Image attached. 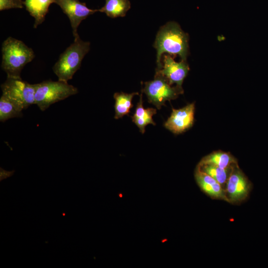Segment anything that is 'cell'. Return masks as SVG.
Returning a JSON list of instances; mask_svg holds the SVG:
<instances>
[{"mask_svg":"<svg viewBox=\"0 0 268 268\" xmlns=\"http://www.w3.org/2000/svg\"><path fill=\"white\" fill-rule=\"evenodd\" d=\"M162 66L160 69H156L169 82L170 85L176 84L182 86L184 79L190 70L189 65L186 61L180 62L175 61L170 55H164Z\"/></svg>","mask_w":268,"mask_h":268,"instance_id":"cell-10","label":"cell"},{"mask_svg":"<svg viewBox=\"0 0 268 268\" xmlns=\"http://www.w3.org/2000/svg\"><path fill=\"white\" fill-rule=\"evenodd\" d=\"M156 114V109L153 108L144 109L143 106L142 92L140 95L139 100L137 104L135 113L132 119L133 122L139 128L141 134L145 132V128L148 124L155 125L152 117Z\"/></svg>","mask_w":268,"mask_h":268,"instance_id":"cell-13","label":"cell"},{"mask_svg":"<svg viewBox=\"0 0 268 268\" xmlns=\"http://www.w3.org/2000/svg\"><path fill=\"white\" fill-rule=\"evenodd\" d=\"M138 94V92L128 94L123 92H116L114 94V98L115 100V119H118L125 115H128L130 113L131 109L133 107L132 102V99L134 95Z\"/></svg>","mask_w":268,"mask_h":268,"instance_id":"cell-16","label":"cell"},{"mask_svg":"<svg viewBox=\"0 0 268 268\" xmlns=\"http://www.w3.org/2000/svg\"><path fill=\"white\" fill-rule=\"evenodd\" d=\"M22 109L16 103L2 95L0 98V121L4 122L13 118L22 116Z\"/></svg>","mask_w":268,"mask_h":268,"instance_id":"cell-17","label":"cell"},{"mask_svg":"<svg viewBox=\"0 0 268 268\" xmlns=\"http://www.w3.org/2000/svg\"><path fill=\"white\" fill-rule=\"evenodd\" d=\"M0 87L2 95L16 103L22 110L35 104V84H30L23 80L21 77L7 76Z\"/></svg>","mask_w":268,"mask_h":268,"instance_id":"cell-6","label":"cell"},{"mask_svg":"<svg viewBox=\"0 0 268 268\" xmlns=\"http://www.w3.org/2000/svg\"><path fill=\"white\" fill-rule=\"evenodd\" d=\"M14 173V171H6L1 167L0 168V181L12 176Z\"/></svg>","mask_w":268,"mask_h":268,"instance_id":"cell-20","label":"cell"},{"mask_svg":"<svg viewBox=\"0 0 268 268\" xmlns=\"http://www.w3.org/2000/svg\"><path fill=\"white\" fill-rule=\"evenodd\" d=\"M195 109L194 103L181 109L172 108V113L164 123V126L175 134L184 132L194 124Z\"/></svg>","mask_w":268,"mask_h":268,"instance_id":"cell-8","label":"cell"},{"mask_svg":"<svg viewBox=\"0 0 268 268\" xmlns=\"http://www.w3.org/2000/svg\"><path fill=\"white\" fill-rule=\"evenodd\" d=\"M55 1L56 0H25L24 1L26 10L34 18V28H36L44 22L50 4Z\"/></svg>","mask_w":268,"mask_h":268,"instance_id":"cell-12","label":"cell"},{"mask_svg":"<svg viewBox=\"0 0 268 268\" xmlns=\"http://www.w3.org/2000/svg\"><path fill=\"white\" fill-rule=\"evenodd\" d=\"M188 40V35L176 22H170L161 27L153 45L157 51L156 69L161 68V58L165 53L178 55L182 61H186L189 53Z\"/></svg>","mask_w":268,"mask_h":268,"instance_id":"cell-1","label":"cell"},{"mask_svg":"<svg viewBox=\"0 0 268 268\" xmlns=\"http://www.w3.org/2000/svg\"><path fill=\"white\" fill-rule=\"evenodd\" d=\"M130 8L129 0H105V5L98 10L108 17L116 18L125 16Z\"/></svg>","mask_w":268,"mask_h":268,"instance_id":"cell-15","label":"cell"},{"mask_svg":"<svg viewBox=\"0 0 268 268\" xmlns=\"http://www.w3.org/2000/svg\"><path fill=\"white\" fill-rule=\"evenodd\" d=\"M90 43L82 40L79 36L61 54L53 67L58 80L67 82L72 79L80 68L83 59L90 50Z\"/></svg>","mask_w":268,"mask_h":268,"instance_id":"cell-3","label":"cell"},{"mask_svg":"<svg viewBox=\"0 0 268 268\" xmlns=\"http://www.w3.org/2000/svg\"><path fill=\"white\" fill-rule=\"evenodd\" d=\"M55 3L61 8L67 16L72 29L74 39L79 36L77 28L84 19L88 16L98 11V9L88 8L85 3L79 0H56Z\"/></svg>","mask_w":268,"mask_h":268,"instance_id":"cell-7","label":"cell"},{"mask_svg":"<svg viewBox=\"0 0 268 268\" xmlns=\"http://www.w3.org/2000/svg\"><path fill=\"white\" fill-rule=\"evenodd\" d=\"M199 164H211L226 169L237 165V161L230 153L217 151L203 157Z\"/></svg>","mask_w":268,"mask_h":268,"instance_id":"cell-14","label":"cell"},{"mask_svg":"<svg viewBox=\"0 0 268 268\" xmlns=\"http://www.w3.org/2000/svg\"><path fill=\"white\" fill-rule=\"evenodd\" d=\"M226 183V192L230 202L241 201L247 197L250 183L237 165L232 168Z\"/></svg>","mask_w":268,"mask_h":268,"instance_id":"cell-9","label":"cell"},{"mask_svg":"<svg viewBox=\"0 0 268 268\" xmlns=\"http://www.w3.org/2000/svg\"><path fill=\"white\" fill-rule=\"evenodd\" d=\"M233 166L223 169L213 165L199 164L197 168L211 176L222 185L227 183Z\"/></svg>","mask_w":268,"mask_h":268,"instance_id":"cell-18","label":"cell"},{"mask_svg":"<svg viewBox=\"0 0 268 268\" xmlns=\"http://www.w3.org/2000/svg\"><path fill=\"white\" fill-rule=\"evenodd\" d=\"M35 101L44 111L52 104L78 93V89L67 82L48 80L35 84Z\"/></svg>","mask_w":268,"mask_h":268,"instance_id":"cell-4","label":"cell"},{"mask_svg":"<svg viewBox=\"0 0 268 268\" xmlns=\"http://www.w3.org/2000/svg\"><path fill=\"white\" fill-rule=\"evenodd\" d=\"M1 67L7 76L20 77L21 72L35 58L33 50L22 41L9 37L1 46Z\"/></svg>","mask_w":268,"mask_h":268,"instance_id":"cell-2","label":"cell"},{"mask_svg":"<svg viewBox=\"0 0 268 268\" xmlns=\"http://www.w3.org/2000/svg\"><path fill=\"white\" fill-rule=\"evenodd\" d=\"M23 0H0V10L23 7Z\"/></svg>","mask_w":268,"mask_h":268,"instance_id":"cell-19","label":"cell"},{"mask_svg":"<svg viewBox=\"0 0 268 268\" xmlns=\"http://www.w3.org/2000/svg\"><path fill=\"white\" fill-rule=\"evenodd\" d=\"M141 91L147 96L148 102L159 110L165 105L167 101L175 99L182 94L183 89L182 86H171L167 80L156 71L154 79L145 82Z\"/></svg>","mask_w":268,"mask_h":268,"instance_id":"cell-5","label":"cell"},{"mask_svg":"<svg viewBox=\"0 0 268 268\" xmlns=\"http://www.w3.org/2000/svg\"><path fill=\"white\" fill-rule=\"evenodd\" d=\"M195 177L201 190L210 197L229 201L221 185L211 176L196 168Z\"/></svg>","mask_w":268,"mask_h":268,"instance_id":"cell-11","label":"cell"}]
</instances>
